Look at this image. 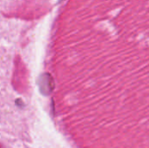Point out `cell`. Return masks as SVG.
I'll return each instance as SVG.
<instances>
[{
	"label": "cell",
	"mask_w": 149,
	"mask_h": 148,
	"mask_svg": "<svg viewBox=\"0 0 149 148\" xmlns=\"http://www.w3.org/2000/svg\"><path fill=\"white\" fill-rule=\"evenodd\" d=\"M38 88L44 95H49L54 88V81L52 76L48 73L42 74L38 80Z\"/></svg>",
	"instance_id": "obj_1"
},
{
	"label": "cell",
	"mask_w": 149,
	"mask_h": 148,
	"mask_svg": "<svg viewBox=\"0 0 149 148\" xmlns=\"http://www.w3.org/2000/svg\"><path fill=\"white\" fill-rule=\"evenodd\" d=\"M62 1H64V0H58V3H60V2H62Z\"/></svg>",
	"instance_id": "obj_2"
}]
</instances>
